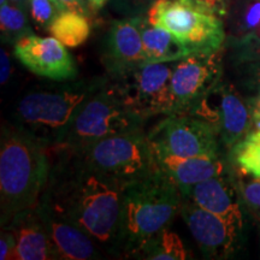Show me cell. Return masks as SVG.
<instances>
[{
	"label": "cell",
	"instance_id": "obj_9",
	"mask_svg": "<svg viewBox=\"0 0 260 260\" xmlns=\"http://www.w3.org/2000/svg\"><path fill=\"white\" fill-rule=\"evenodd\" d=\"M147 135L154 149L177 157L220 155L222 144L214 129L207 122L187 113L168 115Z\"/></svg>",
	"mask_w": 260,
	"mask_h": 260
},
{
	"label": "cell",
	"instance_id": "obj_20",
	"mask_svg": "<svg viewBox=\"0 0 260 260\" xmlns=\"http://www.w3.org/2000/svg\"><path fill=\"white\" fill-rule=\"evenodd\" d=\"M140 27L146 63H174L190 54L175 35L167 29L152 25L146 16H141Z\"/></svg>",
	"mask_w": 260,
	"mask_h": 260
},
{
	"label": "cell",
	"instance_id": "obj_10",
	"mask_svg": "<svg viewBox=\"0 0 260 260\" xmlns=\"http://www.w3.org/2000/svg\"><path fill=\"white\" fill-rule=\"evenodd\" d=\"M174 63H145L123 77L111 80L126 104L145 119L168 116L172 113Z\"/></svg>",
	"mask_w": 260,
	"mask_h": 260
},
{
	"label": "cell",
	"instance_id": "obj_30",
	"mask_svg": "<svg viewBox=\"0 0 260 260\" xmlns=\"http://www.w3.org/2000/svg\"><path fill=\"white\" fill-rule=\"evenodd\" d=\"M0 259L2 260H18L17 258V241L14 232L9 228H2L0 234Z\"/></svg>",
	"mask_w": 260,
	"mask_h": 260
},
{
	"label": "cell",
	"instance_id": "obj_31",
	"mask_svg": "<svg viewBox=\"0 0 260 260\" xmlns=\"http://www.w3.org/2000/svg\"><path fill=\"white\" fill-rule=\"evenodd\" d=\"M232 57L235 64L245 61L260 60V44L245 45V46H232Z\"/></svg>",
	"mask_w": 260,
	"mask_h": 260
},
{
	"label": "cell",
	"instance_id": "obj_14",
	"mask_svg": "<svg viewBox=\"0 0 260 260\" xmlns=\"http://www.w3.org/2000/svg\"><path fill=\"white\" fill-rule=\"evenodd\" d=\"M140 21L141 16L122 17L113 22L107 31L102 61L110 79L123 77L146 63Z\"/></svg>",
	"mask_w": 260,
	"mask_h": 260
},
{
	"label": "cell",
	"instance_id": "obj_36",
	"mask_svg": "<svg viewBox=\"0 0 260 260\" xmlns=\"http://www.w3.org/2000/svg\"><path fill=\"white\" fill-rule=\"evenodd\" d=\"M8 3H10V4L12 5L18 6V8L23 9L27 11V10H29V3H30V0H8Z\"/></svg>",
	"mask_w": 260,
	"mask_h": 260
},
{
	"label": "cell",
	"instance_id": "obj_32",
	"mask_svg": "<svg viewBox=\"0 0 260 260\" xmlns=\"http://www.w3.org/2000/svg\"><path fill=\"white\" fill-rule=\"evenodd\" d=\"M60 12L74 11L89 17V5L87 0H53Z\"/></svg>",
	"mask_w": 260,
	"mask_h": 260
},
{
	"label": "cell",
	"instance_id": "obj_22",
	"mask_svg": "<svg viewBox=\"0 0 260 260\" xmlns=\"http://www.w3.org/2000/svg\"><path fill=\"white\" fill-rule=\"evenodd\" d=\"M233 170L260 178V129L251 130L229 151Z\"/></svg>",
	"mask_w": 260,
	"mask_h": 260
},
{
	"label": "cell",
	"instance_id": "obj_35",
	"mask_svg": "<svg viewBox=\"0 0 260 260\" xmlns=\"http://www.w3.org/2000/svg\"><path fill=\"white\" fill-rule=\"evenodd\" d=\"M87 2H88L90 10H93V11H98V10L103 9L104 6H105L109 0H87Z\"/></svg>",
	"mask_w": 260,
	"mask_h": 260
},
{
	"label": "cell",
	"instance_id": "obj_1",
	"mask_svg": "<svg viewBox=\"0 0 260 260\" xmlns=\"http://www.w3.org/2000/svg\"><path fill=\"white\" fill-rule=\"evenodd\" d=\"M52 164L40 205L74 223L110 254L116 255L124 182L87 164L67 148Z\"/></svg>",
	"mask_w": 260,
	"mask_h": 260
},
{
	"label": "cell",
	"instance_id": "obj_2",
	"mask_svg": "<svg viewBox=\"0 0 260 260\" xmlns=\"http://www.w3.org/2000/svg\"><path fill=\"white\" fill-rule=\"evenodd\" d=\"M48 148L18 124L3 123L0 136V225L35 209L51 175Z\"/></svg>",
	"mask_w": 260,
	"mask_h": 260
},
{
	"label": "cell",
	"instance_id": "obj_34",
	"mask_svg": "<svg viewBox=\"0 0 260 260\" xmlns=\"http://www.w3.org/2000/svg\"><path fill=\"white\" fill-rule=\"evenodd\" d=\"M247 104L251 111L252 126L255 125L256 129H260V95H252Z\"/></svg>",
	"mask_w": 260,
	"mask_h": 260
},
{
	"label": "cell",
	"instance_id": "obj_7",
	"mask_svg": "<svg viewBox=\"0 0 260 260\" xmlns=\"http://www.w3.org/2000/svg\"><path fill=\"white\" fill-rule=\"evenodd\" d=\"M73 152L90 167L124 183L147 176L158 168L153 146L144 129L109 136Z\"/></svg>",
	"mask_w": 260,
	"mask_h": 260
},
{
	"label": "cell",
	"instance_id": "obj_8",
	"mask_svg": "<svg viewBox=\"0 0 260 260\" xmlns=\"http://www.w3.org/2000/svg\"><path fill=\"white\" fill-rule=\"evenodd\" d=\"M187 115L209 123L229 151L252 130L248 104L233 84L223 81L195 103Z\"/></svg>",
	"mask_w": 260,
	"mask_h": 260
},
{
	"label": "cell",
	"instance_id": "obj_26",
	"mask_svg": "<svg viewBox=\"0 0 260 260\" xmlns=\"http://www.w3.org/2000/svg\"><path fill=\"white\" fill-rule=\"evenodd\" d=\"M29 14L39 28L48 30L51 23L60 11L53 0H30Z\"/></svg>",
	"mask_w": 260,
	"mask_h": 260
},
{
	"label": "cell",
	"instance_id": "obj_23",
	"mask_svg": "<svg viewBox=\"0 0 260 260\" xmlns=\"http://www.w3.org/2000/svg\"><path fill=\"white\" fill-rule=\"evenodd\" d=\"M188 252L181 237L169 228L152 237L136 254V259L149 260H184Z\"/></svg>",
	"mask_w": 260,
	"mask_h": 260
},
{
	"label": "cell",
	"instance_id": "obj_29",
	"mask_svg": "<svg viewBox=\"0 0 260 260\" xmlns=\"http://www.w3.org/2000/svg\"><path fill=\"white\" fill-rule=\"evenodd\" d=\"M186 2L201 10V11L218 16V17L224 19L226 18L228 12H229L232 0H186Z\"/></svg>",
	"mask_w": 260,
	"mask_h": 260
},
{
	"label": "cell",
	"instance_id": "obj_25",
	"mask_svg": "<svg viewBox=\"0 0 260 260\" xmlns=\"http://www.w3.org/2000/svg\"><path fill=\"white\" fill-rule=\"evenodd\" d=\"M234 177H235L242 203L260 220V178L248 176L236 170H234Z\"/></svg>",
	"mask_w": 260,
	"mask_h": 260
},
{
	"label": "cell",
	"instance_id": "obj_21",
	"mask_svg": "<svg viewBox=\"0 0 260 260\" xmlns=\"http://www.w3.org/2000/svg\"><path fill=\"white\" fill-rule=\"evenodd\" d=\"M48 32L67 47H79L89 38L90 23L87 16L63 11L52 22Z\"/></svg>",
	"mask_w": 260,
	"mask_h": 260
},
{
	"label": "cell",
	"instance_id": "obj_6",
	"mask_svg": "<svg viewBox=\"0 0 260 260\" xmlns=\"http://www.w3.org/2000/svg\"><path fill=\"white\" fill-rule=\"evenodd\" d=\"M147 21L167 29L191 53H214L223 50L226 31L223 19L201 11L186 0H155Z\"/></svg>",
	"mask_w": 260,
	"mask_h": 260
},
{
	"label": "cell",
	"instance_id": "obj_28",
	"mask_svg": "<svg viewBox=\"0 0 260 260\" xmlns=\"http://www.w3.org/2000/svg\"><path fill=\"white\" fill-rule=\"evenodd\" d=\"M155 0H111V5L122 17H138L147 15Z\"/></svg>",
	"mask_w": 260,
	"mask_h": 260
},
{
	"label": "cell",
	"instance_id": "obj_24",
	"mask_svg": "<svg viewBox=\"0 0 260 260\" xmlns=\"http://www.w3.org/2000/svg\"><path fill=\"white\" fill-rule=\"evenodd\" d=\"M25 10L5 3L0 6V29L2 41L15 45L19 39L32 34Z\"/></svg>",
	"mask_w": 260,
	"mask_h": 260
},
{
	"label": "cell",
	"instance_id": "obj_17",
	"mask_svg": "<svg viewBox=\"0 0 260 260\" xmlns=\"http://www.w3.org/2000/svg\"><path fill=\"white\" fill-rule=\"evenodd\" d=\"M37 209L41 214L59 259L89 260L102 258L99 245L81 228L40 204Z\"/></svg>",
	"mask_w": 260,
	"mask_h": 260
},
{
	"label": "cell",
	"instance_id": "obj_15",
	"mask_svg": "<svg viewBox=\"0 0 260 260\" xmlns=\"http://www.w3.org/2000/svg\"><path fill=\"white\" fill-rule=\"evenodd\" d=\"M186 198L237 229H243L242 199L234 174L230 171L195 184Z\"/></svg>",
	"mask_w": 260,
	"mask_h": 260
},
{
	"label": "cell",
	"instance_id": "obj_33",
	"mask_svg": "<svg viewBox=\"0 0 260 260\" xmlns=\"http://www.w3.org/2000/svg\"><path fill=\"white\" fill-rule=\"evenodd\" d=\"M11 60H10L9 53L4 48L0 50V83L5 84L11 76Z\"/></svg>",
	"mask_w": 260,
	"mask_h": 260
},
{
	"label": "cell",
	"instance_id": "obj_4",
	"mask_svg": "<svg viewBox=\"0 0 260 260\" xmlns=\"http://www.w3.org/2000/svg\"><path fill=\"white\" fill-rule=\"evenodd\" d=\"M107 79L109 76L92 77L25 94L16 107L17 124L29 130L47 148L58 147L81 106Z\"/></svg>",
	"mask_w": 260,
	"mask_h": 260
},
{
	"label": "cell",
	"instance_id": "obj_19",
	"mask_svg": "<svg viewBox=\"0 0 260 260\" xmlns=\"http://www.w3.org/2000/svg\"><path fill=\"white\" fill-rule=\"evenodd\" d=\"M226 18L228 46L260 44V0H232Z\"/></svg>",
	"mask_w": 260,
	"mask_h": 260
},
{
	"label": "cell",
	"instance_id": "obj_27",
	"mask_svg": "<svg viewBox=\"0 0 260 260\" xmlns=\"http://www.w3.org/2000/svg\"><path fill=\"white\" fill-rule=\"evenodd\" d=\"M236 65L243 88L253 95H260V60L245 61Z\"/></svg>",
	"mask_w": 260,
	"mask_h": 260
},
{
	"label": "cell",
	"instance_id": "obj_37",
	"mask_svg": "<svg viewBox=\"0 0 260 260\" xmlns=\"http://www.w3.org/2000/svg\"><path fill=\"white\" fill-rule=\"evenodd\" d=\"M5 3H8V0H0V5L5 4Z\"/></svg>",
	"mask_w": 260,
	"mask_h": 260
},
{
	"label": "cell",
	"instance_id": "obj_18",
	"mask_svg": "<svg viewBox=\"0 0 260 260\" xmlns=\"http://www.w3.org/2000/svg\"><path fill=\"white\" fill-rule=\"evenodd\" d=\"M4 228H9L15 234L18 260L59 259L37 207L16 214L14 219Z\"/></svg>",
	"mask_w": 260,
	"mask_h": 260
},
{
	"label": "cell",
	"instance_id": "obj_5",
	"mask_svg": "<svg viewBox=\"0 0 260 260\" xmlns=\"http://www.w3.org/2000/svg\"><path fill=\"white\" fill-rule=\"evenodd\" d=\"M146 121L126 104L115 81L109 77L81 106L60 145L54 148L80 151L109 136L142 130Z\"/></svg>",
	"mask_w": 260,
	"mask_h": 260
},
{
	"label": "cell",
	"instance_id": "obj_3",
	"mask_svg": "<svg viewBox=\"0 0 260 260\" xmlns=\"http://www.w3.org/2000/svg\"><path fill=\"white\" fill-rule=\"evenodd\" d=\"M183 200L180 188L159 168L125 183L116 255L135 258L152 237L170 226Z\"/></svg>",
	"mask_w": 260,
	"mask_h": 260
},
{
	"label": "cell",
	"instance_id": "obj_13",
	"mask_svg": "<svg viewBox=\"0 0 260 260\" xmlns=\"http://www.w3.org/2000/svg\"><path fill=\"white\" fill-rule=\"evenodd\" d=\"M14 56L38 76L53 81H71L77 76V65L67 46L56 38L25 35L14 45Z\"/></svg>",
	"mask_w": 260,
	"mask_h": 260
},
{
	"label": "cell",
	"instance_id": "obj_12",
	"mask_svg": "<svg viewBox=\"0 0 260 260\" xmlns=\"http://www.w3.org/2000/svg\"><path fill=\"white\" fill-rule=\"evenodd\" d=\"M180 214L199 246L204 258L228 259L240 246L242 230L184 198Z\"/></svg>",
	"mask_w": 260,
	"mask_h": 260
},
{
	"label": "cell",
	"instance_id": "obj_11",
	"mask_svg": "<svg viewBox=\"0 0 260 260\" xmlns=\"http://www.w3.org/2000/svg\"><path fill=\"white\" fill-rule=\"evenodd\" d=\"M222 53L223 50L214 53H191L175 61L171 77L172 113H187L222 81Z\"/></svg>",
	"mask_w": 260,
	"mask_h": 260
},
{
	"label": "cell",
	"instance_id": "obj_16",
	"mask_svg": "<svg viewBox=\"0 0 260 260\" xmlns=\"http://www.w3.org/2000/svg\"><path fill=\"white\" fill-rule=\"evenodd\" d=\"M154 155L157 167L175 182L184 198L195 184L209 178L225 175L232 169L229 160H224L222 155L187 158L177 157L157 149H154Z\"/></svg>",
	"mask_w": 260,
	"mask_h": 260
}]
</instances>
